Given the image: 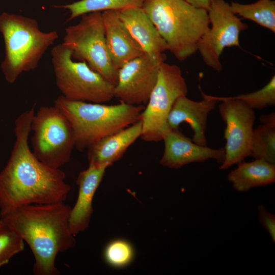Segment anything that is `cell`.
<instances>
[{
	"instance_id": "cell-19",
	"label": "cell",
	"mask_w": 275,
	"mask_h": 275,
	"mask_svg": "<svg viewBox=\"0 0 275 275\" xmlns=\"http://www.w3.org/2000/svg\"><path fill=\"white\" fill-rule=\"evenodd\" d=\"M228 175V180L239 192L270 185L275 182V164L262 159L241 161Z\"/></svg>"
},
{
	"instance_id": "cell-7",
	"label": "cell",
	"mask_w": 275,
	"mask_h": 275,
	"mask_svg": "<svg viewBox=\"0 0 275 275\" xmlns=\"http://www.w3.org/2000/svg\"><path fill=\"white\" fill-rule=\"evenodd\" d=\"M33 153L41 162L60 169L70 160L75 141L71 125L56 106H42L31 125Z\"/></svg>"
},
{
	"instance_id": "cell-3",
	"label": "cell",
	"mask_w": 275,
	"mask_h": 275,
	"mask_svg": "<svg viewBox=\"0 0 275 275\" xmlns=\"http://www.w3.org/2000/svg\"><path fill=\"white\" fill-rule=\"evenodd\" d=\"M142 8L178 60L185 61L197 51L210 26L207 10L185 0H145Z\"/></svg>"
},
{
	"instance_id": "cell-16",
	"label": "cell",
	"mask_w": 275,
	"mask_h": 275,
	"mask_svg": "<svg viewBox=\"0 0 275 275\" xmlns=\"http://www.w3.org/2000/svg\"><path fill=\"white\" fill-rule=\"evenodd\" d=\"M105 41L109 55L119 70L129 61L145 54L120 20L118 11L102 13Z\"/></svg>"
},
{
	"instance_id": "cell-2",
	"label": "cell",
	"mask_w": 275,
	"mask_h": 275,
	"mask_svg": "<svg viewBox=\"0 0 275 275\" xmlns=\"http://www.w3.org/2000/svg\"><path fill=\"white\" fill-rule=\"evenodd\" d=\"M71 209L60 202L23 205L0 215V219L28 244L35 259V275L60 274L57 255L76 244L69 227Z\"/></svg>"
},
{
	"instance_id": "cell-6",
	"label": "cell",
	"mask_w": 275,
	"mask_h": 275,
	"mask_svg": "<svg viewBox=\"0 0 275 275\" xmlns=\"http://www.w3.org/2000/svg\"><path fill=\"white\" fill-rule=\"evenodd\" d=\"M51 56L56 85L65 98L102 103L114 97L115 86L85 62L73 61L62 43L52 48Z\"/></svg>"
},
{
	"instance_id": "cell-11",
	"label": "cell",
	"mask_w": 275,
	"mask_h": 275,
	"mask_svg": "<svg viewBox=\"0 0 275 275\" xmlns=\"http://www.w3.org/2000/svg\"><path fill=\"white\" fill-rule=\"evenodd\" d=\"M215 97L218 102H222L218 111L226 124L225 158L219 167L220 170H225L251 156V142L256 116L254 110L240 100Z\"/></svg>"
},
{
	"instance_id": "cell-23",
	"label": "cell",
	"mask_w": 275,
	"mask_h": 275,
	"mask_svg": "<svg viewBox=\"0 0 275 275\" xmlns=\"http://www.w3.org/2000/svg\"><path fill=\"white\" fill-rule=\"evenodd\" d=\"M226 97L240 100L254 110L273 106L275 105V76H272L265 86L256 91Z\"/></svg>"
},
{
	"instance_id": "cell-17",
	"label": "cell",
	"mask_w": 275,
	"mask_h": 275,
	"mask_svg": "<svg viewBox=\"0 0 275 275\" xmlns=\"http://www.w3.org/2000/svg\"><path fill=\"white\" fill-rule=\"evenodd\" d=\"M106 169L103 166L89 164L88 168L78 175V197L71 208L69 218L70 229L74 235L85 231L89 225L93 213V199Z\"/></svg>"
},
{
	"instance_id": "cell-21",
	"label": "cell",
	"mask_w": 275,
	"mask_h": 275,
	"mask_svg": "<svg viewBox=\"0 0 275 275\" xmlns=\"http://www.w3.org/2000/svg\"><path fill=\"white\" fill-rule=\"evenodd\" d=\"M145 0H80L54 8L69 10L70 16L67 21L81 15L96 12L119 11L130 7H142Z\"/></svg>"
},
{
	"instance_id": "cell-15",
	"label": "cell",
	"mask_w": 275,
	"mask_h": 275,
	"mask_svg": "<svg viewBox=\"0 0 275 275\" xmlns=\"http://www.w3.org/2000/svg\"><path fill=\"white\" fill-rule=\"evenodd\" d=\"M119 17L145 53L164 61L167 44L142 7H130L118 11Z\"/></svg>"
},
{
	"instance_id": "cell-27",
	"label": "cell",
	"mask_w": 275,
	"mask_h": 275,
	"mask_svg": "<svg viewBox=\"0 0 275 275\" xmlns=\"http://www.w3.org/2000/svg\"><path fill=\"white\" fill-rule=\"evenodd\" d=\"M193 7L208 10L212 0H185Z\"/></svg>"
},
{
	"instance_id": "cell-10",
	"label": "cell",
	"mask_w": 275,
	"mask_h": 275,
	"mask_svg": "<svg viewBox=\"0 0 275 275\" xmlns=\"http://www.w3.org/2000/svg\"><path fill=\"white\" fill-rule=\"evenodd\" d=\"M207 12L211 26L199 41L197 51L207 66L220 72L223 51L226 47H240L239 35L248 25L232 12L225 0H212Z\"/></svg>"
},
{
	"instance_id": "cell-20",
	"label": "cell",
	"mask_w": 275,
	"mask_h": 275,
	"mask_svg": "<svg viewBox=\"0 0 275 275\" xmlns=\"http://www.w3.org/2000/svg\"><path fill=\"white\" fill-rule=\"evenodd\" d=\"M260 120L262 124L253 130L251 156L275 164V113L263 115Z\"/></svg>"
},
{
	"instance_id": "cell-18",
	"label": "cell",
	"mask_w": 275,
	"mask_h": 275,
	"mask_svg": "<svg viewBox=\"0 0 275 275\" xmlns=\"http://www.w3.org/2000/svg\"><path fill=\"white\" fill-rule=\"evenodd\" d=\"M142 123L140 120L90 146L88 149L89 164L106 168L119 160L128 148L141 136Z\"/></svg>"
},
{
	"instance_id": "cell-12",
	"label": "cell",
	"mask_w": 275,
	"mask_h": 275,
	"mask_svg": "<svg viewBox=\"0 0 275 275\" xmlns=\"http://www.w3.org/2000/svg\"><path fill=\"white\" fill-rule=\"evenodd\" d=\"M163 62L145 54L126 63L118 70L114 97L130 105H146Z\"/></svg>"
},
{
	"instance_id": "cell-9",
	"label": "cell",
	"mask_w": 275,
	"mask_h": 275,
	"mask_svg": "<svg viewBox=\"0 0 275 275\" xmlns=\"http://www.w3.org/2000/svg\"><path fill=\"white\" fill-rule=\"evenodd\" d=\"M188 88L178 66L162 62L156 84L141 113L142 132L140 138L146 142L162 140L171 129L168 118L176 100L187 96Z\"/></svg>"
},
{
	"instance_id": "cell-26",
	"label": "cell",
	"mask_w": 275,
	"mask_h": 275,
	"mask_svg": "<svg viewBox=\"0 0 275 275\" xmlns=\"http://www.w3.org/2000/svg\"><path fill=\"white\" fill-rule=\"evenodd\" d=\"M259 219L261 225L275 241V215L269 212L263 205L258 206Z\"/></svg>"
},
{
	"instance_id": "cell-1",
	"label": "cell",
	"mask_w": 275,
	"mask_h": 275,
	"mask_svg": "<svg viewBox=\"0 0 275 275\" xmlns=\"http://www.w3.org/2000/svg\"><path fill=\"white\" fill-rule=\"evenodd\" d=\"M35 113L32 107L15 121V142L0 172V215L23 205L64 202L70 191L65 173L42 163L30 150L29 138Z\"/></svg>"
},
{
	"instance_id": "cell-22",
	"label": "cell",
	"mask_w": 275,
	"mask_h": 275,
	"mask_svg": "<svg viewBox=\"0 0 275 275\" xmlns=\"http://www.w3.org/2000/svg\"><path fill=\"white\" fill-rule=\"evenodd\" d=\"M230 5L232 12L236 15L275 33L274 1L258 0L249 4L232 2Z\"/></svg>"
},
{
	"instance_id": "cell-13",
	"label": "cell",
	"mask_w": 275,
	"mask_h": 275,
	"mask_svg": "<svg viewBox=\"0 0 275 275\" xmlns=\"http://www.w3.org/2000/svg\"><path fill=\"white\" fill-rule=\"evenodd\" d=\"M162 140L164 149L160 163L163 167L178 169L189 163L210 159L221 164L225 158L224 148L212 149L198 145L178 129L170 130Z\"/></svg>"
},
{
	"instance_id": "cell-14",
	"label": "cell",
	"mask_w": 275,
	"mask_h": 275,
	"mask_svg": "<svg viewBox=\"0 0 275 275\" xmlns=\"http://www.w3.org/2000/svg\"><path fill=\"white\" fill-rule=\"evenodd\" d=\"M201 92L203 99L200 101L193 100L186 96L178 98L170 111L168 123L171 129H178L182 123H188L194 132L193 141L205 146L208 116L218 101L215 96L207 95L202 90Z\"/></svg>"
},
{
	"instance_id": "cell-25",
	"label": "cell",
	"mask_w": 275,
	"mask_h": 275,
	"mask_svg": "<svg viewBox=\"0 0 275 275\" xmlns=\"http://www.w3.org/2000/svg\"><path fill=\"white\" fill-rule=\"evenodd\" d=\"M133 253V248L128 241L117 239L107 245L104 256L109 265L121 267L128 265L131 261Z\"/></svg>"
},
{
	"instance_id": "cell-8",
	"label": "cell",
	"mask_w": 275,
	"mask_h": 275,
	"mask_svg": "<svg viewBox=\"0 0 275 275\" xmlns=\"http://www.w3.org/2000/svg\"><path fill=\"white\" fill-rule=\"evenodd\" d=\"M62 44L73 59L85 62L111 84L117 82L118 70L110 58L106 46L102 13H87L79 21L66 28Z\"/></svg>"
},
{
	"instance_id": "cell-5",
	"label": "cell",
	"mask_w": 275,
	"mask_h": 275,
	"mask_svg": "<svg viewBox=\"0 0 275 275\" xmlns=\"http://www.w3.org/2000/svg\"><path fill=\"white\" fill-rule=\"evenodd\" d=\"M0 33L5 51L1 67L6 81L10 84L22 73L35 69L59 37L56 31H42L35 19L6 12L0 14Z\"/></svg>"
},
{
	"instance_id": "cell-24",
	"label": "cell",
	"mask_w": 275,
	"mask_h": 275,
	"mask_svg": "<svg viewBox=\"0 0 275 275\" xmlns=\"http://www.w3.org/2000/svg\"><path fill=\"white\" fill-rule=\"evenodd\" d=\"M24 249L23 239L0 219V267Z\"/></svg>"
},
{
	"instance_id": "cell-4",
	"label": "cell",
	"mask_w": 275,
	"mask_h": 275,
	"mask_svg": "<svg viewBox=\"0 0 275 275\" xmlns=\"http://www.w3.org/2000/svg\"><path fill=\"white\" fill-rule=\"evenodd\" d=\"M54 104L68 119L73 132L75 147L80 151L140 120L145 108L144 105L123 102L106 105L74 101L62 95L57 98Z\"/></svg>"
}]
</instances>
